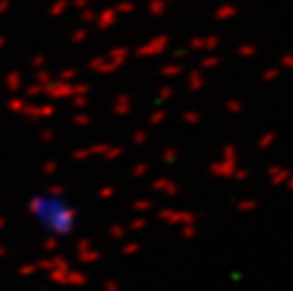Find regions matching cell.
<instances>
[{
	"label": "cell",
	"instance_id": "6da1fadb",
	"mask_svg": "<svg viewBox=\"0 0 293 291\" xmlns=\"http://www.w3.org/2000/svg\"><path fill=\"white\" fill-rule=\"evenodd\" d=\"M34 218L40 227L48 233H69L72 229L74 214L63 199L57 197H38L34 201Z\"/></svg>",
	"mask_w": 293,
	"mask_h": 291
}]
</instances>
